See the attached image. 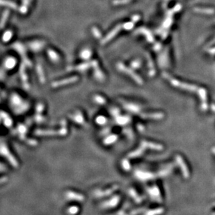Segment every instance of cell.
<instances>
[{
	"mask_svg": "<svg viewBox=\"0 0 215 215\" xmlns=\"http://www.w3.org/2000/svg\"><path fill=\"white\" fill-rule=\"evenodd\" d=\"M47 55L49 56L50 59L52 61H54V62H57V61L59 60V59H60L58 53L53 50L51 49L47 50Z\"/></svg>",
	"mask_w": 215,
	"mask_h": 215,
	"instance_id": "cell-24",
	"label": "cell"
},
{
	"mask_svg": "<svg viewBox=\"0 0 215 215\" xmlns=\"http://www.w3.org/2000/svg\"><path fill=\"white\" fill-rule=\"evenodd\" d=\"M136 33L141 34L144 35L148 42L150 43L154 42V37L153 36V34L151 33V31L148 30V29H146V28H140L139 29H138V30L136 31Z\"/></svg>",
	"mask_w": 215,
	"mask_h": 215,
	"instance_id": "cell-18",
	"label": "cell"
},
{
	"mask_svg": "<svg viewBox=\"0 0 215 215\" xmlns=\"http://www.w3.org/2000/svg\"><path fill=\"white\" fill-rule=\"evenodd\" d=\"M71 119H73V121H75V122L78 123L79 124H84V119L83 115H81V113H75V115L70 116Z\"/></svg>",
	"mask_w": 215,
	"mask_h": 215,
	"instance_id": "cell-22",
	"label": "cell"
},
{
	"mask_svg": "<svg viewBox=\"0 0 215 215\" xmlns=\"http://www.w3.org/2000/svg\"><path fill=\"white\" fill-rule=\"evenodd\" d=\"M13 36V34L12 31H10V30L6 31V32H4V34H3V36H2L3 42H5V43L8 42L9 41L12 39Z\"/></svg>",
	"mask_w": 215,
	"mask_h": 215,
	"instance_id": "cell-33",
	"label": "cell"
},
{
	"mask_svg": "<svg viewBox=\"0 0 215 215\" xmlns=\"http://www.w3.org/2000/svg\"><path fill=\"white\" fill-rule=\"evenodd\" d=\"M144 149L141 146H140V148H138L135 151H134V152H131L130 154H129V156L131 158H135V157H137V156H139L142 154V153L144 152Z\"/></svg>",
	"mask_w": 215,
	"mask_h": 215,
	"instance_id": "cell-34",
	"label": "cell"
},
{
	"mask_svg": "<svg viewBox=\"0 0 215 215\" xmlns=\"http://www.w3.org/2000/svg\"><path fill=\"white\" fill-rule=\"evenodd\" d=\"M0 5L4 6H7L13 9H17L18 6L13 1H8V0H0Z\"/></svg>",
	"mask_w": 215,
	"mask_h": 215,
	"instance_id": "cell-27",
	"label": "cell"
},
{
	"mask_svg": "<svg viewBox=\"0 0 215 215\" xmlns=\"http://www.w3.org/2000/svg\"><path fill=\"white\" fill-rule=\"evenodd\" d=\"M9 14H10V13H9L8 10H6L4 11L2 16H1V20H0V28H1V29H2V28L4 27L5 25H6V21L7 20H8L9 16Z\"/></svg>",
	"mask_w": 215,
	"mask_h": 215,
	"instance_id": "cell-26",
	"label": "cell"
},
{
	"mask_svg": "<svg viewBox=\"0 0 215 215\" xmlns=\"http://www.w3.org/2000/svg\"><path fill=\"white\" fill-rule=\"evenodd\" d=\"M120 197L118 196H116L112 197V199H109V201H107L104 202L103 204L101 205V207L104 209H109V208H114L116 205L118 204L120 201Z\"/></svg>",
	"mask_w": 215,
	"mask_h": 215,
	"instance_id": "cell-10",
	"label": "cell"
},
{
	"mask_svg": "<svg viewBox=\"0 0 215 215\" xmlns=\"http://www.w3.org/2000/svg\"><path fill=\"white\" fill-rule=\"evenodd\" d=\"M148 192H149V194H151L152 196L151 197L154 198L155 197V196H156V199L157 197H159V189L157 187H153V188H150L149 190H148Z\"/></svg>",
	"mask_w": 215,
	"mask_h": 215,
	"instance_id": "cell-37",
	"label": "cell"
},
{
	"mask_svg": "<svg viewBox=\"0 0 215 215\" xmlns=\"http://www.w3.org/2000/svg\"><path fill=\"white\" fill-rule=\"evenodd\" d=\"M68 133V130L66 127H62L59 131L54 130H37L35 134L37 136H65Z\"/></svg>",
	"mask_w": 215,
	"mask_h": 215,
	"instance_id": "cell-4",
	"label": "cell"
},
{
	"mask_svg": "<svg viewBox=\"0 0 215 215\" xmlns=\"http://www.w3.org/2000/svg\"><path fill=\"white\" fill-rule=\"evenodd\" d=\"M0 155H2L7 160L10 162V164L15 168H17L18 166V162L17 159L15 158V156L11 154V152L9 151V149L7 146L6 143L4 141L0 140Z\"/></svg>",
	"mask_w": 215,
	"mask_h": 215,
	"instance_id": "cell-2",
	"label": "cell"
},
{
	"mask_svg": "<svg viewBox=\"0 0 215 215\" xmlns=\"http://www.w3.org/2000/svg\"><path fill=\"white\" fill-rule=\"evenodd\" d=\"M31 0H23V6H26L28 8L29 4L31 3Z\"/></svg>",
	"mask_w": 215,
	"mask_h": 215,
	"instance_id": "cell-49",
	"label": "cell"
},
{
	"mask_svg": "<svg viewBox=\"0 0 215 215\" xmlns=\"http://www.w3.org/2000/svg\"><path fill=\"white\" fill-rule=\"evenodd\" d=\"M110 113L112 114V115L114 116V117H117V116L119 115L120 111H119V110L118 109V108H113V109L111 110Z\"/></svg>",
	"mask_w": 215,
	"mask_h": 215,
	"instance_id": "cell-46",
	"label": "cell"
},
{
	"mask_svg": "<svg viewBox=\"0 0 215 215\" xmlns=\"http://www.w3.org/2000/svg\"><path fill=\"white\" fill-rule=\"evenodd\" d=\"M134 23L135 22H134L133 21L126 22V23L123 25V28L124 29H125V30H130V29H132L133 27H134Z\"/></svg>",
	"mask_w": 215,
	"mask_h": 215,
	"instance_id": "cell-42",
	"label": "cell"
},
{
	"mask_svg": "<svg viewBox=\"0 0 215 215\" xmlns=\"http://www.w3.org/2000/svg\"><path fill=\"white\" fill-rule=\"evenodd\" d=\"M117 69L120 71L125 73V74L128 75L129 77L132 78V79L134 80L136 83H138L139 85H142L143 83H144L142 78H141L139 76H138V75H137L132 69H129L128 67L125 66L123 64L118 63Z\"/></svg>",
	"mask_w": 215,
	"mask_h": 215,
	"instance_id": "cell-3",
	"label": "cell"
},
{
	"mask_svg": "<svg viewBox=\"0 0 215 215\" xmlns=\"http://www.w3.org/2000/svg\"><path fill=\"white\" fill-rule=\"evenodd\" d=\"M90 67H93V69H95L98 67V63L96 60H93L91 62H86V63H83L81 64L77 65L75 66H72L70 67L68 69L69 71H84L87 70L88 69H89Z\"/></svg>",
	"mask_w": 215,
	"mask_h": 215,
	"instance_id": "cell-5",
	"label": "cell"
},
{
	"mask_svg": "<svg viewBox=\"0 0 215 215\" xmlns=\"http://www.w3.org/2000/svg\"><path fill=\"white\" fill-rule=\"evenodd\" d=\"M79 211V207L73 205V206H70L69 208L68 209L67 212L68 214L69 215H76L77 214H78Z\"/></svg>",
	"mask_w": 215,
	"mask_h": 215,
	"instance_id": "cell-35",
	"label": "cell"
},
{
	"mask_svg": "<svg viewBox=\"0 0 215 215\" xmlns=\"http://www.w3.org/2000/svg\"><path fill=\"white\" fill-rule=\"evenodd\" d=\"M0 118L2 119L4 124V125H6L7 127H11L12 126L13 121L7 113H4L3 111L0 112Z\"/></svg>",
	"mask_w": 215,
	"mask_h": 215,
	"instance_id": "cell-19",
	"label": "cell"
},
{
	"mask_svg": "<svg viewBox=\"0 0 215 215\" xmlns=\"http://www.w3.org/2000/svg\"><path fill=\"white\" fill-rule=\"evenodd\" d=\"M20 78H21L22 82L23 83L24 87L26 89H29V85L28 82V77H27V74H26L25 71V66L24 64H22L20 69Z\"/></svg>",
	"mask_w": 215,
	"mask_h": 215,
	"instance_id": "cell-14",
	"label": "cell"
},
{
	"mask_svg": "<svg viewBox=\"0 0 215 215\" xmlns=\"http://www.w3.org/2000/svg\"><path fill=\"white\" fill-rule=\"evenodd\" d=\"M198 96L201 101V108L202 110H205L207 109V96L206 89L200 87L198 92Z\"/></svg>",
	"mask_w": 215,
	"mask_h": 215,
	"instance_id": "cell-11",
	"label": "cell"
},
{
	"mask_svg": "<svg viewBox=\"0 0 215 215\" xmlns=\"http://www.w3.org/2000/svg\"><path fill=\"white\" fill-rule=\"evenodd\" d=\"M121 166L123 170H125V171H129L130 170V164L128 161L127 159H123L121 162Z\"/></svg>",
	"mask_w": 215,
	"mask_h": 215,
	"instance_id": "cell-38",
	"label": "cell"
},
{
	"mask_svg": "<svg viewBox=\"0 0 215 215\" xmlns=\"http://www.w3.org/2000/svg\"><path fill=\"white\" fill-rule=\"evenodd\" d=\"M214 41H215V40H214Z\"/></svg>",
	"mask_w": 215,
	"mask_h": 215,
	"instance_id": "cell-55",
	"label": "cell"
},
{
	"mask_svg": "<svg viewBox=\"0 0 215 215\" xmlns=\"http://www.w3.org/2000/svg\"><path fill=\"white\" fill-rule=\"evenodd\" d=\"M45 46V42L42 41H36L29 43V47L31 50L35 52H38L42 49Z\"/></svg>",
	"mask_w": 215,
	"mask_h": 215,
	"instance_id": "cell-16",
	"label": "cell"
},
{
	"mask_svg": "<svg viewBox=\"0 0 215 215\" xmlns=\"http://www.w3.org/2000/svg\"><path fill=\"white\" fill-rule=\"evenodd\" d=\"M16 59H15L14 57H8L6 60L4 61V66L5 68L6 69H13L16 66Z\"/></svg>",
	"mask_w": 215,
	"mask_h": 215,
	"instance_id": "cell-20",
	"label": "cell"
},
{
	"mask_svg": "<svg viewBox=\"0 0 215 215\" xmlns=\"http://www.w3.org/2000/svg\"><path fill=\"white\" fill-rule=\"evenodd\" d=\"M65 196H66V199L68 200H70V201L82 202L85 199L84 196L82 194L73 191H66V194H65Z\"/></svg>",
	"mask_w": 215,
	"mask_h": 215,
	"instance_id": "cell-9",
	"label": "cell"
},
{
	"mask_svg": "<svg viewBox=\"0 0 215 215\" xmlns=\"http://www.w3.org/2000/svg\"><path fill=\"white\" fill-rule=\"evenodd\" d=\"M196 11H199L201 13H203V14H212L214 13V11L212 10V9H196Z\"/></svg>",
	"mask_w": 215,
	"mask_h": 215,
	"instance_id": "cell-44",
	"label": "cell"
},
{
	"mask_svg": "<svg viewBox=\"0 0 215 215\" xmlns=\"http://www.w3.org/2000/svg\"><path fill=\"white\" fill-rule=\"evenodd\" d=\"M95 69V71H94V76L95 78L99 81H103L105 80V76H104L103 73L101 71L100 69H99V67L94 69Z\"/></svg>",
	"mask_w": 215,
	"mask_h": 215,
	"instance_id": "cell-31",
	"label": "cell"
},
{
	"mask_svg": "<svg viewBox=\"0 0 215 215\" xmlns=\"http://www.w3.org/2000/svg\"><path fill=\"white\" fill-rule=\"evenodd\" d=\"M124 108L128 111L133 113H139L141 111V108L139 106L136 105L134 104H131V103H126L123 104Z\"/></svg>",
	"mask_w": 215,
	"mask_h": 215,
	"instance_id": "cell-17",
	"label": "cell"
},
{
	"mask_svg": "<svg viewBox=\"0 0 215 215\" xmlns=\"http://www.w3.org/2000/svg\"><path fill=\"white\" fill-rule=\"evenodd\" d=\"M141 66V61L139 60H135L133 61L131 63V67L132 68H134V69H138Z\"/></svg>",
	"mask_w": 215,
	"mask_h": 215,
	"instance_id": "cell-45",
	"label": "cell"
},
{
	"mask_svg": "<svg viewBox=\"0 0 215 215\" xmlns=\"http://www.w3.org/2000/svg\"><path fill=\"white\" fill-rule=\"evenodd\" d=\"M208 53L212 54V55H215V47L209 49L208 50Z\"/></svg>",
	"mask_w": 215,
	"mask_h": 215,
	"instance_id": "cell-52",
	"label": "cell"
},
{
	"mask_svg": "<svg viewBox=\"0 0 215 215\" xmlns=\"http://www.w3.org/2000/svg\"><path fill=\"white\" fill-rule=\"evenodd\" d=\"M18 131L20 134V136H25V134L27 133V127L23 124H20L18 126Z\"/></svg>",
	"mask_w": 215,
	"mask_h": 215,
	"instance_id": "cell-39",
	"label": "cell"
},
{
	"mask_svg": "<svg viewBox=\"0 0 215 215\" xmlns=\"http://www.w3.org/2000/svg\"><path fill=\"white\" fill-rule=\"evenodd\" d=\"M166 63H168V56L166 55V53L165 52L159 57V64L161 66H165Z\"/></svg>",
	"mask_w": 215,
	"mask_h": 215,
	"instance_id": "cell-32",
	"label": "cell"
},
{
	"mask_svg": "<svg viewBox=\"0 0 215 215\" xmlns=\"http://www.w3.org/2000/svg\"><path fill=\"white\" fill-rule=\"evenodd\" d=\"M95 121L96 122H97V124L99 125L106 124V123L107 122V118L104 117V116H99V117H98L97 118H96Z\"/></svg>",
	"mask_w": 215,
	"mask_h": 215,
	"instance_id": "cell-40",
	"label": "cell"
},
{
	"mask_svg": "<svg viewBox=\"0 0 215 215\" xmlns=\"http://www.w3.org/2000/svg\"><path fill=\"white\" fill-rule=\"evenodd\" d=\"M13 48L14 49L22 56L23 59V62L26 64L28 65V66H31V61L28 59V57L26 56V50L25 46H24L23 44H20V43H16V44L13 45Z\"/></svg>",
	"mask_w": 215,
	"mask_h": 215,
	"instance_id": "cell-6",
	"label": "cell"
},
{
	"mask_svg": "<svg viewBox=\"0 0 215 215\" xmlns=\"http://www.w3.org/2000/svg\"><path fill=\"white\" fill-rule=\"evenodd\" d=\"M176 161H177V163L180 166V168L182 173H183L184 176L185 177H188L189 176H190V172L188 171L187 165H186V164H185V162L184 161V160L182 159L180 156L177 155V156H176Z\"/></svg>",
	"mask_w": 215,
	"mask_h": 215,
	"instance_id": "cell-13",
	"label": "cell"
},
{
	"mask_svg": "<svg viewBox=\"0 0 215 215\" xmlns=\"http://www.w3.org/2000/svg\"><path fill=\"white\" fill-rule=\"evenodd\" d=\"M23 99L20 98V96H19V95L16 94L12 95L11 103L14 106H18V105H21V104H23Z\"/></svg>",
	"mask_w": 215,
	"mask_h": 215,
	"instance_id": "cell-29",
	"label": "cell"
},
{
	"mask_svg": "<svg viewBox=\"0 0 215 215\" xmlns=\"http://www.w3.org/2000/svg\"><path fill=\"white\" fill-rule=\"evenodd\" d=\"M212 152H213V153H214V154H215V147H214V148L212 149Z\"/></svg>",
	"mask_w": 215,
	"mask_h": 215,
	"instance_id": "cell-54",
	"label": "cell"
},
{
	"mask_svg": "<svg viewBox=\"0 0 215 215\" xmlns=\"http://www.w3.org/2000/svg\"><path fill=\"white\" fill-rule=\"evenodd\" d=\"M36 71L38 74V78H39V80L41 83H44L45 82V77L44 75L43 69H42V66L38 64L36 66Z\"/></svg>",
	"mask_w": 215,
	"mask_h": 215,
	"instance_id": "cell-23",
	"label": "cell"
},
{
	"mask_svg": "<svg viewBox=\"0 0 215 215\" xmlns=\"http://www.w3.org/2000/svg\"><path fill=\"white\" fill-rule=\"evenodd\" d=\"M144 149H151L153 150H162L163 149V146L160 144L151 143V142H148L146 141H142L141 143V145Z\"/></svg>",
	"mask_w": 215,
	"mask_h": 215,
	"instance_id": "cell-12",
	"label": "cell"
},
{
	"mask_svg": "<svg viewBox=\"0 0 215 215\" xmlns=\"http://www.w3.org/2000/svg\"><path fill=\"white\" fill-rule=\"evenodd\" d=\"M36 110L37 113H41V112L43 111V110H44V106L42 105V104H38V105L36 106Z\"/></svg>",
	"mask_w": 215,
	"mask_h": 215,
	"instance_id": "cell-47",
	"label": "cell"
},
{
	"mask_svg": "<svg viewBox=\"0 0 215 215\" xmlns=\"http://www.w3.org/2000/svg\"><path fill=\"white\" fill-rule=\"evenodd\" d=\"M93 100L97 103L98 104H100V105H104V104H106V99H105L104 97L100 95H95L93 97Z\"/></svg>",
	"mask_w": 215,
	"mask_h": 215,
	"instance_id": "cell-36",
	"label": "cell"
},
{
	"mask_svg": "<svg viewBox=\"0 0 215 215\" xmlns=\"http://www.w3.org/2000/svg\"><path fill=\"white\" fill-rule=\"evenodd\" d=\"M35 119H36V121L38 123L42 122V121H44V120H45V119H44V117H42V116L38 115H37L36 117H35Z\"/></svg>",
	"mask_w": 215,
	"mask_h": 215,
	"instance_id": "cell-48",
	"label": "cell"
},
{
	"mask_svg": "<svg viewBox=\"0 0 215 215\" xmlns=\"http://www.w3.org/2000/svg\"><path fill=\"white\" fill-rule=\"evenodd\" d=\"M79 78L77 77V76H73V77L66 78V79L64 80L53 82V83H52V87H54V88H56V87H62V86L67 85L68 84L75 83V82H77Z\"/></svg>",
	"mask_w": 215,
	"mask_h": 215,
	"instance_id": "cell-7",
	"label": "cell"
},
{
	"mask_svg": "<svg viewBox=\"0 0 215 215\" xmlns=\"http://www.w3.org/2000/svg\"><path fill=\"white\" fill-rule=\"evenodd\" d=\"M115 188L116 187L109 189L106 190L105 191H95V193H94V194H95V196H96V197H103V196H108L114 191Z\"/></svg>",
	"mask_w": 215,
	"mask_h": 215,
	"instance_id": "cell-28",
	"label": "cell"
},
{
	"mask_svg": "<svg viewBox=\"0 0 215 215\" xmlns=\"http://www.w3.org/2000/svg\"><path fill=\"white\" fill-rule=\"evenodd\" d=\"M118 139V136L115 134H112V135H109V136L105 138L104 140L103 143L106 145H112L114 143H115Z\"/></svg>",
	"mask_w": 215,
	"mask_h": 215,
	"instance_id": "cell-25",
	"label": "cell"
},
{
	"mask_svg": "<svg viewBox=\"0 0 215 215\" xmlns=\"http://www.w3.org/2000/svg\"><path fill=\"white\" fill-rule=\"evenodd\" d=\"M0 119H1V118H0Z\"/></svg>",
	"mask_w": 215,
	"mask_h": 215,
	"instance_id": "cell-56",
	"label": "cell"
},
{
	"mask_svg": "<svg viewBox=\"0 0 215 215\" xmlns=\"http://www.w3.org/2000/svg\"><path fill=\"white\" fill-rule=\"evenodd\" d=\"M211 109H212V110L213 112H214V113H215V105H214V104H212V105L211 106Z\"/></svg>",
	"mask_w": 215,
	"mask_h": 215,
	"instance_id": "cell-53",
	"label": "cell"
},
{
	"mask_svg": "<svg viewBox=\"0 0 215 215\" xmlns=\"http://www.w3.org/2000/svg\"><path fill=\"white\" fill-rule=\"evenodd\" d=\"M130 1V0H114L113 1V4L114 5H119V4H127Z\"/></svg>",
	"mask_w": 215,
	"mask_h": 215,
	"instance_id": "cell-43",
	"label": "cell"
},
{
	"mask_svg": "<svg viewBox=\"0 0 215 215\" xmlns=\"http://www.w3.org/2000/svg\"><path fill=\"white\" fill-rule=\"evenodd\" d=\"M91 55H92V51L90 49H88V48L84 49L80 53L81 58L83 59H85V60L89 59L91 57Z\"/></svg>",
	"mask_w": 215,
	"mask_h": 215,
	"instance_id": "cell-30",
	"label": "cell"
},
{
	"mask_svg": "<svg viewBox=\"0 0 215 215\" xmlns=\"http://www.w3.org/2000/svg\"><path fill=\"white\" fill-rule=\"evenodd\" d=\"M162 46V45H161L160 44H157L155 46H154V50H160L161 48H162V46Z\"/></svg>",
	"mask_w": 215,
	"mask_h": 215,
	"instance_id": "cell-50",
	"label": "cell"
},
{
	"mask_svg": "<svg viewBox=\"0 0 215 215\" xmlns=\"http://www.w3.org/2000/svg\"><path fill=\"white\" fill-rule=\"evenodd\" d=\"M139 20V16H137V15H136V16H134L132 17V21L134 22H137Z\"/></svg>",
	"mask_w": 215,
	"mask_h": 215,
	"instance_id": "cell-51",
	"label": "cell"
},
{
	"mask_svg": "<svg viewBox=\"0 0 215 215\" xmlns=\"http://www.w3.org/2000/svg\"><path fill=\"white\" fill-rule=\"evenodd\" d=\"M91 31L94 37H95L96 39H100L102 37V34L100 32V31L97 27H93Z\"/></svg>",
	"mask_w": 215,
	"mask_h": 215,
	"instance_id": "cell-41",
	"label": "cell"
},
{
	"mask_svg": "<svg viewBox=\"0 0 215 215\" xmlns=\"http://www.w3.org/2000/svg\"><path fill=\"white\" fill-rule=\"evenodd\" d=\"M141 117L143 119H161L164 117V115L162 113H142Z\"/></svg>",
	"mask_w": 215,
	"mask_h": 215,
	"instance_id": "cell-15",
	"label": "cell"
},
{
	"mask_svg": "<svg viewBox=\"0 0 215 215\" xmlns=\"http://www.w3.org/2000/svg\"><path fill=\"white\" fill-rule=\"evenodd\" d=\"M162 76L165 78V79L167 80L172 85L174 86V87H178V88L179 89H183V90L191 91V92H196L198 94V90H199L200 89V87H198V86L194 85H191V84H188L184 83V82L180 81L178 80H176L173 77H171L169 74H167V73L165 72L163 73Z\"/></svg>",
	"mask_w": 215,
	"mask_h": 215,
	"instance_id": "cell-1",
	"label": "cell"
},
{
	"mask_svg": "<svg viewBox=\"0 0 215 215\" xmlns=\"http://www.w3.org/2000/svg\"><path fill=\"white\" fill-rule=\"evenodd\" d=\"M122 27H123V25H116V27H115L110 32H109L108 34H107V36L101 41V44L104 45L107 44V43H108L109 41H110L112 40L113 38H114V37L118 34V33L121 30Z\"/></svg>",
	"mask_w": 215,
	"mask_h": 215,
	"instance_id": "cell-8",
	"label": "cell"
},
{
	"mask_svg": "<svg viewBox=\"0 0 215 215\" xmlns=\"http://www.w3.org/2000/svg\"><path fill=\"white\" fill-rule=\"evenodd\" d=\"M131 121L130 117L129 116H117L116 117V122L118 125H125L128 124Z\"/></svg>",
	"mask_w": 215,
	"mask_h": 215,
	"instance_id": "cell-21",
	"label": "cell"
}]
</instances>
